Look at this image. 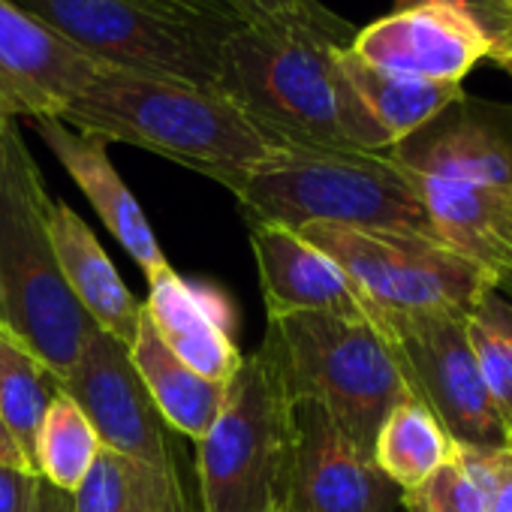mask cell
<instances>
[{"instance_id": "13", "label": "cell", "mask_w": 512, "mask_h": 512, "mask_svg": "<svg viewBox=\"0 0 512 512\" xmlns=\"http://www.w3.org/2000/svg\"><path fill=\"white\" fill-rule=\"evenodd\" d=\"M389 157L419 175L512 187V106L464 94L392 145Z\"/></svg>"}, {"instance_id": "8", "label": "cell", "mask_w": 512, "mask_h": 512, "mask_svg": "<svg viewBox=\"0 0 512 512\" xmlns=\"http://www.w3.org/2000/svg\"><path fill=\"white\" fill-rule=\"evenodd\" d=\"M305 241L329 253L353 287L380 314H458L494 290V281L449 244L314 223L299 229Z\"/></svg>"}, {"instance_id": "33", "label": "cell", "mask_w": 512, "mask_h": 512, "mask_svg": "<svg viewBox=\"0 0 512 512\" xmlns=\"http://www.w3.org/2000/svg\"><path fill=\"white\" fill-rule=\"evenodd\" d=\"M494 64H497L500 70H506V73L512 76V52H509V55H500V58H494Z\"/></svg>"}, {"instance_id": "6", "label": "cell", "mask_w": 512, "mask_h": 512, "mask_svg": "<svg viewBox=\"0 0 512 512\" xmlns=\"http://www.w3.org/2000/svg\"><path fill=\"white\" fill-rule=\"evenodd\" d=\"M284 371L269 344L241 359L223 404L196 440L202 512H284L296 416Z\"/></svg>"}, {"instance_id": "34", "label": "cell", "mask_w": 512, "mask_h": 512, "mask_svg": "<svg viewBox=\"0 0 512 512\" xmlns=\"http://www.w3.org/2000/svg\"><path fill=\"white\" fill-rule=\"evenodd\" d=\"M10 118H4V115H0V151H4V136H7V130H10Z\"/></svg>"}, {"instance_id": "7", "label": "cell", "mask_w": 512, "mask_h": 512, "mask_svg": "<svg viewBox=\"0 0 512 512\" xmlns=\"http://www.w3.org/2000/svg\"><path fill=\"white\" fill-rule=\"evenodd\" d=\"M266 344L293 401L320 404L347 440L368 455L389 410L413 395L386 335L368 320L287 314L269 320Z\"/></svg>"}, {"instance_id": "15", "label": "cell", "mask_w": 512, "mask_h": 512, "mask_svg": "<svg viewBox=\"0 0 512 512\" xmlns=\"http://www.w3.org/2000/svg\"><path fill=\"white\" fill-rule=\"evenodd\" d=\"M350 52L380 70L452 85H461L479 61L491 58L482 31L446 7L392 10L356 31Z\"/></svg>"}, {"instance_id": "31", "label": "cell", "mask_w": 512, "mask_h": 512, "mask_svg": "<svg viewBox=\"0 0 512 512\" xmlns=\"http://www.w3.org/2000/svg\"><path fill=\"white\" fill-rule=\"evenodd\" d=\"M28 512H73V494L49 485L43 476L37 482V491H34V500L28 506Z\"/></svg>"}, {"instance_id": "11", "label": "cell", "mask_w": 512, "mask_h": 512, "mask_svg": "<svg viewBox=\"0 0 512 512\" xmlns=\"http://www.w3.org/2000/svg\"><path fill=\"white\" fill-rule=\"evenodd\" d=\"M284 512H404V491L314 401H296Z\"/></svg>"}, {"instance_id": "16", "label": "cell", "mask_w": 512, "mask_h": 512, "mask_svg": "<svg viewBox=\"0 0 512 512\" xmlns=\"http://www.w3.org/2000/svg\"><path fill=\"white\" fill-rule=\"evenodd\" d=\"M404 169V166H401ZM440 238L512 302V187L407 172Z\"/></svg>"}, {"instance_id": "19", "label": "cell", "mask_w": 512, "mask_h": 512, "mask_svg": "<svg viewBox=\"0 0 512 512\" xmlns=\"http://www.w3.org/2000/svg\"><path fill=\"white\" fill-rule=\"evenodd\" d=\"M49 238L61 269V278L85 317L118 344L130 347L136 338L142 302L133 299L109 253L100 247L91 226L67 205L52 199L49 205Z\"/></svg>"}, {"instance_id": "2", "label": "cell", "mask_w": 512, "mask_h": 512, "mask_svg": "<svg viewBox=\"0 0 512 512\" xmlns=\"http://www.w3.org/2000/svg\"><path fill=\"white\" fill-rule=\"evenodd\" d=\"M61 121L106 145L124 142L238 193L275 148L226 94L163 76L103 67Z\"/></svg>"}, {"instance_id": "26", "label": "cell", "mask_w": 512, "mask_h": 512, "mask_svg": "<svg viewBox=\"0 0 512 512\" xmlns=\"http://www.w3.org/2000/svg\"><path fill=\"white\" fill-rule=\"evenodd\" d=\"M497 449L452 446V455L416 488L404 491V512H488Z\"/></svg>"}, {"instance_id": "30", "label": "cell", "mask_w": 512, "mask_h": 512, "mask_svg": "<svg viewBox=\"0 0 512 512\" xmlns=\"http://www.w3.org/2000/svg\"><path fill=\"white\" fill-rule=\"evenodd\" d=\"M497 479L491 491L488 512H512V446L497 449Z\"/></svg>"}, {"instance_id": "14", "label": "cell", "mask_w": 512, "mask_h": 512, "mask_svg": "<svg viewBox=\"0 0 512 512\" xmlns=\"http://www.w3.org/2000/svg\"><path fill=\"white\" fill-rule=\"evenodd\" d=\"M250 250L269 320L287 314H335L377 326V311L344 269L299 232L278 223H250Z\"/></svg>"}, {"instance_id": "1", "label": "cell", "mask_w": 512, "mask_h": 512, "mask_svg": "<svg viewBox=\"0 0 512 512\" xmlns=\"http://www.w3.org/2000/svg\"><path fill=\"white\" fill-rule=\"evenodd\" d=\"M353 37L320 0H247L223 46L217 91L272 145L383 154L392 139L341 64Z\"/></svg>"}, {"instance_id": "9", "label": "cell", "mask_w": 512, "mask_h": 512, "mask_svg": "<svg viewBox=\"0 0 512 512\" xmlns=\"http://www.w3.org/2000/svg\"><path fill=\"white\" fill-rule=\"evenodd\" d=\"M407 389L437 416L452 443L509 449L512 431L491 401L458 314H380Z\"/></svg>"}, {"instance_id": "22", "label": "cell", "mask_w": 512, "mask_h": 512, "mask_svg": "<svg viewBox=\"0 0 512 512\" xmlns=\"http://www.w3.org/2000/svg\"><path fill=\"white\" fill-rule=\"evenodd\" d=\"M61 392V380L43 359L0 323V422L37 473L34 449L46 410Z\"/></svg>"}, {"instance_id": "12", "label": "cell", "mask_w": 512, "mask_h": 512, "mask_svg": "<svg viewBox=\"0 0 512 512\" xmlns=\"http://www.w3.org/2000/svg\"><path fill=\"white\" fill-rule=\"evenodd\" d=\"M97 58L25 13L0 0V115L61 118L64 106L103 70Z\"/></svg>"}, {"instance_id": "27", "label": "cell", "mask_w": 512, "mask_h": 512, "mask_svg": "<svg viewBox=\"0 0 512 512\" xmlns=\"http://www.w3.org/2000/svg\"><path fill=\"white\" fill-rule=\"evenodd\" d=\"M464 332L482 383L512 431V302L497 290L485 293L464 317Z\"/></svg>"}, {"instance_id": "23", "label": "cell", "mask_w": 512, "mask_h": 512, "mask_svg": "<svg viewBox=\"0 0 512 512\" xmlns=\"http://www.w3.org/2000/svg\"><path fill=\"white\" fill-rule=\"evenodd\" d=\"M452 446L437 416L416 395H407L383 419L371 458L401 491H410L452 455Z\"/></svg>"}, {"instance_id": "4", "label": "cell", "mask_w": 512, "mask_h": 512, "mask_svg": "<svg viewBox=\"0 0 512 512\" xmlns=\"http://www.w3.org/2000/svg\"><path fill=\"white\" fill-rule=\"evenodd\" d=\"M106 67L217 88L247 0H13Z\"/></svg>"}, {"instance_id": "28", "label": "cell", "mask_w": 512, "mask_h": 512, "mask_svg": "<svg viewBox=\"0 0 512 512\" xmlns=\"http://www.w3.org/2000/svg\"><path fill=\"white\" fill-rule=\"evenodd\" d=\"M416 7H446L464 16L488 40L491 46L488 61L512 52V0H395V10H416Z\"/></svg>"}, {"instance_id": "20", "label": "cell", "mask_w": 512, "mask_h": 512, "mask_svg": "<svg viewBox=\"0 0 512 512\" xmlns=\"http://www.w3.org/2000/svg\"><path fill=\"white\" fill-rule=\"evenodd\" d=\"M130 362H133L139 380L145 383V389H148L157 413L163 416V422L190 440H202L205 431L211 428L220 404H223L226 383L205 380L202 374L187 368L160 341L145 308L139 314L136 338L130 344Z\"/></svg>"}, {"instance_id": "10", "label": "cell", "mask_w": 512, "mask_h": 512, "mask_svg": "<svg viewBox=\"0 0 512 512\" xmlns=\"http://www.w3.org/2000/svg\"><path fill=\"white\" fill-rule=\"evenodd\" d=\"M61 392L82 407L106 449L181 485L175 452L169 446V425L139 380L130 362V347L94 326L73 371L61 380Z\"/></svg>"}, {"instance_id": "24", "label": "cell", "mask_w": 512, "mask_h": 512, "mask_svg": "<svg viewBox=\"0 0 512 512\" xmlns=\"http://www.w3.org/2000/svg\"><path fill=\"white\" fill-rule=\"evenodd\" d=\"M73 512H187V503L178 482L103 446L73 491Z\"/></svg>"}, {"instance_id": "18", "label": "cell", "mask_w": 512, "mask_h": 512, "mask_svg": "<svg viewBox=\"0 0 512 512\" xmlns=\"http://www.w3.org/2000/svg\"><path fill=\"white\" fill-rule=\"evenodd\" d=\"M28 124L46 142V148L58 157L67 175L79 184L85 199L100 214L103 226L124 244V250L139 263L145 278L166 272L169 260L160 250V241L142 205L136 202V196L118 175L115 163L109 160L106 142L73 130L61 118H31Z\"/></svg>"}, {"instance_id": "3", "label": "cell", "mask_w": 512, "mask_h": 512, "mask_svg": "<svg viewBox=\"0 0 512 512\" xmlns=\"http://www.w3.org/2000/svg\"><path fill=\"white\" fill-rule=\"evenodd\" d=\"M235 199L250 223H278L293 232L326 223L446 244L389 151L275 145Z\"/></svg>"}, {"instance_id": "29", "label": "cell", "mask_w": 512, "mask_h": 512, "mask_svg": "<svg viewBox=\"0 0 512 512\" xmlns=\"http://www.w3.org/2000/svg\"><path fill=\"white\" fill-rule=\"evenodd\" d=\"M40 473L0 464V512H28Z\"/></svg>"}, {"instance_id": "25", "label": "cell", "mask_w": 512, "mask_h": 512, "mask_svg": "<svg viewBox=\"0 0 512 512\" xmlns=\"http://www.w3.org/2000/svg\"><path fill=\"white\" fill-rule=\"evenodd\" d=\"M100 449L103 443L94 425L88 422V416L82 413V407L67 392H58L37 434V449H34L37 473L49 485L73 494L88 476V470L94 467Z\"/></svg>"}, {"instance_id": "32", "label": "cell", "mask_w": 512, "mask_h": 512, "mask_svg": "<svg viewBox=\"0 0 512 512\" xmlns=\"http://www.w3.org/2000/svg\"><path fill=\"white\" fill-rule=\"evenodd\" d=\"M0 464H10V467H25V470H31V464L25 461V455L19 452V446H16V440L10 437V431H7V425L0 422Z\"/></svg>"}, {"instance_id": "21", "label": "cell", "mask_w": 512, "mask_h": 512, "mask_svg": "<svg viewBox=\"0 0 512 512\" xmlns=\"http://www.w3.org/2000/svg\"><path fill=\"white\" fill-rule=\"evenodd\" d=\"M341 64L374 115V121L386 130L392 145L404 142L416 130H422L431 118H437L446 106H452L458 97H464L461 85L452 82H428L392 70H380L362 58H356L350 49L341 52Z\"/></svg>"}, {"instance_id": "17", "label": "cell", "mask_w": 512, "mask_h": 512, "mask_svg": "<svg viewBox=\"0 0 512 512\" xmlns=\"http://www.w3.org/2000/svg\"><path fill=\"white\" fill-rule=\"evenodd\" d=\"M148 287L142 308L160 341L205 380L226 383L244 359L232 338L235 311L229 299L202 281H184L172 266L148 278Z\"/></svg>"}, {"instance_id": "5", "label": "cell", "mask_w": 512, "mask_h": 512, "mask_svg": "<svg viewBox=\"0 0 512 512\" xmlns=\"http://www.w3.org/2000/svg\"><path fill=\"white\" fill-rule=\"evenodd\" d=\"M49 205L43 175L19 127L10 124L0 151V323L64 380L94 323L61 278Z\"/></svg>"}]
</instances>
